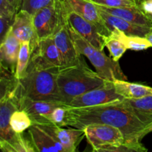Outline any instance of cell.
Wrapping results in <instances>:
<instances>
[{
	"label": "cell",
	"instance_id": "8fae6325",
	"mask_svg": "<svg viewBox=\"0 0 152 152\" xmlns=\"http://www.w3.org/2000/svg\"><path fill=\"white\" fill-rule=\"evenodd\" d=\"M19 106L16 88L15 90L0 96V141L9 140L16 134L12 130L10 121L12 114L19 109Z\"/></svg>",
	"mask_w": 152,
	"mask_h": 152
},
{
	"label": "cell",
	"instance_id": "7a4b0ae2",
	"mask_svg": "<svg viewBox=\"0 0 152 152\" xmlns=\"http://www.w3.org/2000/svg\"><path fill=\"white\" fill-rule=\"evenodd\" d=\"M83 56L77 63L58 69L57 84L63 103H68L76 96L111 82L91 69Z\"/></svg>",
	"mask_w": 152,
	"mask_h": 152
},
{
	"label": "cell",
	"instance_id": "4316f807",
	"mask_svg": "<svg viewBox=\"0 0 152 152\" xmlns=\"http://www.w3.org/2000/svg\"><path fill=\"white\" fill-rule=\"evenodd\" d=\"M68 116V108L65 103L55 108L50 115L48 116V121L50 125L66 127V120Z\"/></svg>",
	"mask_w": 152,
	"mask_h": 152
},
{
	"label": "cell",
	"instance_id": "8d00e7d4",
	"mask_svg": "<svg viewBox=\"0 0 152 152\" xmlns=\"http://www.w3.org/2000/svg\"><path fill=\"white\" fill-rule=\"evenodd\" d=\"M145 16H146V17L152 22V14H146L145 15Z\"/></svg>",
	"mask_w": 152,
	"mask_h": 152
},
{
	"label": "cell",
	"instance_id": "ac0fdd59",
	"mask_svg": "<svg viewBox=\"0 0 152 152\" xmlns=\"http://www.w3.org/2000/svg\"><path fill=\"white\" fill-rule=\"evenodd\" d=\"M98 8V7H97ZM101 18L104 23L109 28H117L126 34L131 36H138V37H145L147 33L149 31L150 27L142 26V25H136L128 21L119 18L117 16H113L110 13L104 12L99 10Z\"/></svg>",
	"mask_w": 152,
	"mask_h": 152
},
{
	"label": "cell",
	"instance_id": "1f68e13d",
	"mask_svg": "<svg viewBox=\"0 0 152 152\" xmlns=\"http://www.w3.org/2000/svg\"><path fill=\"white\" fill-rule=\"evenodd\" d=\"M17 12L18 9L8 0H0V14L15 16Z\"/></svg>",
	"mask_w": 152,
	"mask_h": 152
},
{
	"label": "cell",
	"instance_id": "484cf974",
	"mask_svg": "<svg viewBox=\"0 0 152 152\" xmlns=\"http://www.w3.org/2000/svg\"><path fill=\"white\" fill-rule=\"evenodd\" d=\"M10 127L15 133H24V132L34 125L30 116L23 110L17 109L13 113L10 121Z\"/></svg>",
	"mask_w": 152,
	"mask_h": 152
},
{
	"label": "cell",
	"instance_id": "3957f363",
	"mask_svg": "<svg viewBox=\"0 0 152 152\" xmlns=\"http://www.w3.org/2000/svg\"><path fill=\"white\" fill-rule=\"evenodd\" d=\"M58 68H28L23 78L18 80V98L27 97L34 100L62 102L57 84Z\"/></svg>",
	"mask_w": 152,
	"mask_h": 152
},
{
	"label": "cell",
	"instance_id": "d6a6232c",
	"mask_svg": "<svg viewBox=\"0 0 152 152\" xmlns=\"http://www.w3.org/2000/svg\"><path fill=\"white\" fill-rule=\"evenodd\" d=\"M138 8L145 15L152 14V0H135Z\"/></svg>",
	"mask_w": 152,
	"mask_h": 152
},
{
	"label": "cell",
	"instance_id": "83f0119b",
	"mask_svg": "<svg viewBox=\"0 0 152 152\" xmlns=\"http://www.w3.org/2000/svg\"><path fill=\"white\" fill-rule=\"evenodd\" d=\"M105 47H107L109 50L111 58L116 62H119L120 58L128 50L126 46L123 42L112 37H108Z\"/></svg>",
	"mask_w": 152,
	"mask_h": 152
},
{
	"label": "cell",
	"instance_id": "2e32d148",
	"mask_svg": "<svg viewBox=\"0 0 152 152\" xmlns=\"http://www.w3.org/2000/svg\"><path fill=\"white\" fill-rule=\"evenodd\" d=\"M21 42L12 33L8 31L0 44L1 65L15 73L18 56L20 50Z\"/></svg>",
	"mask_w": 152,
	"mask_h": 152
},
{
	"label": "cell",
	"instance_id": "ffe728a7",
	"mask_svg": "<svg viewBox=\"0 0 152 152\" xmlns=\"http://www.w3.org/2000/svg\"><path fill=\"white\" fill-rule=\"evenodd\" d=\"M122 103L147 126L152 123V95L139 99H124Z\"/></svg>",
	"mask_w": 152,
	"mask_h": 152
},
{
	"label": "cell",
	"instance_id": "7c38bea8",
	"mask_svg": "<svg viewBox=\"0 0 152 152\" xmlns=\"http://www.w3.org/2000/svg\"><path fill=\"white\" fill-rule=\"evenodd\" d=\"M10 30L21 43L29 42L32 53L39 43L34 28L33 14L25 10H18Z\"/></svg>",
	"mask_w": 152,
	"mask_h": 152
},
{
	"label": "cell",
	"instance_id": "cb8c5ba5",
	"mask_svg": "<svg viewBox=\"0 0 152 152\" xmlns=\"http://www.w3.org/2000/svg\"><path fill=\"white\" fill-rule=\"evenodd\" d=\"M97 152H146L148 149L140 140H127L101 146L96 149Z\"/></svg>",
	"mask_w": 152,
	"mask_h": 152
},
{
	"label": "cell",
	"instance_id": "9a60e30c",
	"mask_svg": "<svg viewBox=\"0 0 152 152\" xmlns=\"http://www.w3.org/2000/svg\"><path fill=\"white\" fill-rule=\"evenodd\" d=\"M62 145L65 152L77 151L78 145L84 137L85 132L82 129H63V127L53 125H42Z\"/></svg>",
	"mask_w": 152,
	"mask_h": 152
},
{
	"label": "cell",
	"instance_id": "52a82bcc",
	"mask_svg": "<svg viewBox=\"0 0 152 152\" xmlns=\"http://www.w3.org/2000/svg\"><path fill=\"white\" fill-rule=\"evenodd\" d=\"M123 99L124 98L116 91L113 82H111L105 86L76 96L65 105L70 108H84L121 102Z\"/></svg>",
	"mask_w": 152,
	"mask_h": 152
},
{
	"label": "cell",
	"instance_id": "277c9868",
	"mask_svg": "<svg viewBox=\"0 0 152 152\" xmlns=\"http://www.w3.org/2000/svg\"><path fill=\"white\" fill-rule=\"evenodd\" d=\"M68 28L71 37L77 51L90 60L96 72L102 78L111 82L115 80H127L118 62L107 56L103 50L96 48L91 44L80 36L69 24Z\"/></svg>",
	"mask_w": 152,
	"mask_h": 152
},
{
	"label": "cell",
	"instance_id": "d6986e66",
	"mask_svg": "<svg viewBox=\"0 0 152 152\" xmlns=\"http://www.w3.org/2000/svg\"><path fill=\"white\" fill-rule=\"evenodd\" d=\"M68 11H74L90 22L105 25L96 4L89 0H63Z\"/></svg>",
	"mask_w": 152,
	"mask_h": 152
},
{
	"label": "cell",
	"instance_id": "7402d4cb",
	"mask_svg": "<svg viewBox=\"0 0 152 152\" xmlns=\"http://www.w3.org/2000/svg\"><path fill=\"white\" fill-rule=\"evenodd\" d=\"M109 29L111 31V34L108 37H112L120 40L126 46L128 49L139 51V50H146L148 48L151 47V44L145 37L128 35L117 28H109Z\"/></svg>",
	"mask_w": 152,
	"mask_h": 152
},
{
	"label": "cell",
	"instance_id": "603a6c76",
	"mask_svg": "<svg viewBox=\"0 0 152 152\" xmlns=\"http://www.w3.org/2000/svg\"><path fill=\"white\" fill-rule=\"evenodd\" d=\"M0 148L3 152H36L30 137L23 133H16L9 140L0 141Z\"/></svg>",
	"mask_w": 152,
	"mask_h": 152
},
{
	"label": "cell",
	"instance_id": "44dd1931",
	"mask_svg": "<svg viewBox=\"0 0 152 152\" xmlns=\"http://www.w3.org/2000/svg\"><path fill=\"white\" fill-rule=\"evenodd\" d=\"M115 90L124 99H139L152 95V88L139 83H129L127 80L113 82Z\"/></svg>",
	"mask_w": 152,
	"mask_h": 152
},
{
	"label": "cell",
	"instance_id": "f546056e",
	"mask_svg": "<svg viewBox=\"0 0 152 152\" xmlns=\"http://www.w3.org/2000/svg\"><path fill=\"white\" fill-rule=\"evenodd\" d=\"M94 4L105 7L137 6L135 0H89Z\"/></svg>",
	"mask_w": 152,
	"mask_h": 152
},
{
	"label": "cell",
	"instance_id": "6da1fadb",
	"mask_svg": "<svg viewBox=\"0 0 152 152\" xmlns=\"http://www.w3.org/2000/svg\"><path fill=\"white\" fill-rule=\"evenodd\" d=\"M68 108L66 126L83 129L90 124H106L117 128L127 140H142L147 127L121 102L84 108Z\"/></svg>",
	"mask_w": 152,
	"mask_h": 152
},
{
	"label": "cell",
	"instance_id": "30bf717a",
	"mask_svg": "<svg viewBox=\"0 0 152 152\" xmlns=\"http://www.w3.org/2000/svg\"><path fill=\"white\" fill-rule=\"evenodd\" d=\"M19 109L23 110L30 116L34 125H50L48 116L55 108L64 103L53 101L34 100L22 96L19 98Z\"/></svg>",
	"mask_w": 152,
	"mask_h": 152
},
{
	"label": "cell",
	"instance_id": "ba28073f",
	"mask_svg": "<svg viewBox=\"0 0 152 152\" xmlns=\"http://www.w3.org/2000/svg\"><path fill=\"white\" fill-rule=\"evenodd\" d=\"M62 66L60 54L55 44L53 37H48L39 40L31 53L29 68L50 69Z\"/></svg>",
	"mask_w": 152,
	"mask_h": 152
},
{
	"label": "cell",
	"instance_id": "d590c367",
	"mask_svg": "<svg viewBox=\"0 0 152 152\" xmlns=\"http://www.w3.org/2000/svg\"><path fill=\"white\" fill-rule=\"evenodd\" d=\"M8 1L13 5H14L18 9V10H19V8H20V0H8Z\"/></svg>",
	"mask_w": 152,
	"mask_h": 152
},
{
	"label": "cell",
	"instance_id": "f1b7e54d",
	"mask_svg": "<svg viewBox=\"0 0 152 152\" xmlns=\"http://www.w3.org/2000/svg\"><path fill=\"white\" fill-rule=\"evenodd\" d=\"M55 0H20L19 10H25L34 14L37 10Z\"/></svg>",
	"mask_w": 152,
	"mask_h": 152
},
{
	"label": "cell",
	"instance_id": "4dcf8cb0",
	"mask_svg": "<svg viewBox=\"0 0 152 152\" xmlns=\"http://www.w3.org/2000/svg\"><path fill=\"white\" fill-rule=\"evenodd\" d=\"M15 16L0 14V42L2 41L7 33L11 28Z\"/></svg>",
	"mask_w": 152,
	"mask_h": 152
},
{
	"label": "cell",
	"instance_id": "e575fe53",
	"mask_svg": "<svg viewBox=\"0 0 152 152\" xmlns=\"http://www.w3.org/2000/svg\"><path fill=\"white\" fill-rule=\"evenodd\" d=\"M145 37L146 38V39L149 42V43L151 44V46L152 47V27L150 28L149 31L147 33V34L145 35Z\"/></svg>",
	"mask_w": 152,
	"mask_h": 152
},
{
	"label": "cell",
	"instance_id": "9c48e42d",
	"mask_svg": "<svg viewBox=\"0 0 152 152\" xmlns=\"http://www.w3.org/2000/svg\"><path fill=\"white\" fill-rule=\"evenodd\" d=\"M88 142L94 151L98 148L109 144L121 142L126 140L121 130L106 124H90L83 129Z\"/></svg>",
	"mask_w": 152,
	"mask_h": 152
},
{
	"label": "cell",
	"instance_id": "5bb4252c",
	"mask_svg": "<svg viewBox=\"0 0 152 152\" xmlns=\"http://www.w3.org/2000/svg\"><path fill=\"white\" fill-rule=\"evenodd\" d=\"M28 133L36 151L65 152L62 145L42 125H33Z\"/></svg>",
	"mask_w": 152,
	"mask_h": 152
},
{
	"label": "cell",
	"instance_id": "e0dca14e",
	"mask_svg": "<svg viewBox=\"0 0 152 152\" xmlns=\"http://www.w3.org/2000/svg\"><path fill=\"white\" fill-rule=\"evenodd\" d=\"M98 9L104 12L110 13L113 16L128 21L136 25L142 26L152 27V22L138 8L137 6H123V7H105L98 5Z\"/></svg>",
	"mask_w": 152,
	"mask_h": 152
},
{
	"label": "cell",
	"instance_id": "4fadbf2b",
	"mask_svg": "<svg viewBox=\"0 0 152 152\" xmlns=\"http://www.w3.org/2000/svg\"><path fill=\"white\" fill-rule=\"evenodd\" d=\"M55 44L59 52L62 66H69L77 63L83 55L76 49L68 28L67 21L53 36Z\"/></svg>",
	"mask_w": 152,
	"mask_h": 152
},
{
	"label": "cell",
	"instance_id": "8992f818",
	"mask_svg": "<svg viewBox=\"0 0 152 152\" xmlns=\"http://www.w3.org/2000/svg\"><path fill=\"white\" fill-rule=\"evenodd\" d=\"M68 24L96 48L103 50L111 31L106 25H98L82 17L74 11H68Z\"/></svg>",
	"mask_w": 152,
	"mask_h": 152
},
{
	"label": "cell",
	"instance_id": "d4e9b609",
	"mask_svg": "<svg viewBox=\"0 0 152 152\" xmlns=\"http://www.w3.org/2000/svg\"><path fill=\"white\" fill-rule=\"evenodd\" d=\"M31 56V50L29 42H24L21 43L20 50L15 71V77L17 80L23 78L26 74L29 66Z\"/></svg>",
	"mask_w": 152,
	"mask_h": 152
},
{
	"label": "cell",
	"instance_id": "5b68a950",
	"mask_svg": "<svg viewBox=\"0 0 152 152\" xmlns=\"http://www.w3.org/2000/svg\"><path fill=\"white\" fill-rule=\"evenodd\" d=\"M68 12L63 0H55L33 14L34 28L39 42L48 37H53L59 28L68 21Z\"/></svg>",
	"mask_w": 152,
	"mask_h": 152
},
{
	"label": "cell",
	"instance_id": "836d02e7",
	"mask_svg": "<svg viewBox=\"0 0 152 152\" xmlns=\"http://www.w3.org/2000/svg\"><path fill=\"white\" fill-rule=\"evenodd\" d=\"M151 132H152V123L151 125H149V126H148L146 128H145V130L143 131V132H142V137L143 138L145 135L151 133Z\"/></svg>",
	"mask_w": 152,
	"mask_h": 152
}]
</instances>
